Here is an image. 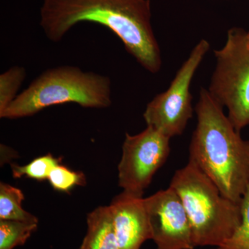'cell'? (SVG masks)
<instances>
[{"instance_id": "1", "label": "cell", "mask_w": 249, "mask_h": 249, "mask_svg": "<svg viewBox=\"0 0 249 249\" xmlns=\"http://www.w3.org/2000/svg\"><path fill=\"white\" fill-rule=\"evenodd\" d=\"M151 16L150 0H44L40 24L46 37L54 42L79 23L101 24L120 39L141 66L156 73L162 59Z\"/></svg>"}, {"instance_id": "2", "label": "cell", "mask_w": 249, "mask_h": 249, "mask_svg": "<svg viewBox=\"0 0 249 249\" xmlns=\"http://www.w3.org/2000/svg\"><path fill=\"white\" fill-rule=\"evenodd\" d=\"M196 125L189 147V160L224 196L241 203L249 186V141L241 136L224 107L201 88L196 109Z\"/></svg>"}, {"instance_id": "3", "label": "cell", "mask_w": 249, "mask_h": 249, "mask_svg": "<svg viewBox=\"0 0 249 249\" xmlns=\"http://www.w3.org/2000/svg\"><path fill=\"white\" fill-rule=\"evenodd\" d=\"M169 186L182 201L195 247H219L240 226L241 203L224 196L191 160L175 171Z\"/></svg>"}, {"instance_id": "4", "label": "cell", "mask_w": 249, "mask_h": 249, "mask_svg": "<svg viewBox=\"0 0 249 249\" xmlns=\"http://www.w3.org/2000/svg\"><path fill=\"white\" fill-rule=\"evenodd\" d=\"M66 103H76L85 108L109 107L110 79L70 65L49 69L33 80L27 89L18 93L0 117L20 119Z\"/></svg>"}, {"instance_id": "5", "label": "cell", "mask_w": 249, "mask_h": 249, "mask_svg": "<svg viewBox=\"0 0 249 249\" xmlns=\"http://www.w3.org/2000/svg\"><path fill=\"white\" fill-rule=\"evenodd\" d=\"M216 67L208 90L211 97L228 110L237 131L249 125V48L247 31L234 27L228 31L222 49L214 52Z\"/></svg>"}, {"instance_id": "6", "label": "cell", "mask_w": 249, "mask_h": 249, "mask_svg": "<svg viewBox=\"0 0 249 249\" xmlns=\"http://www.w3.org/2000/svg\"><path fill=\"white\" fill-rule=\"evenodd\" d=\"M209 49L207 40L199 41L177 72L168 89L157 94L147 105L142 115L147 126L158 129L170 139L183 134L194 111L190 91L192 80Z\"/></svg>"}, {"instance_id": "7", "label": "cell", "mask_w": 249, "mask_h": 249, "mask_svg": "<svg viewBox=\"0 0 249 249\" xmlns=\"http://www.w3.org/2000/svg\"><path fill=\"white\" fill-rule=\"evenodd\" d=\"M170 139L150 126L135 135L126 133L118 165L119 186L124 192L142 196L169 157Z\"/></svg>"}, {"instance_id": "8", "label": "cell", "mask_w": 249, "mask_h": 249, "mask_svg": "<svg viewBox=\"0 0 249 249\" xmlns=\"http://www.w3.org/2000/svg\"><path fill=\"white\" fill-rule=\"evenodd\" d=\"M144 201L157 249H194L189 218L173 188L157 192Z\"/></svg>"}, {"instance_id": "9", "label": "cell", "mask_w": 249, "mask_h": 249, "mask_svg": "<svg viewBox=\"0 0 249 249\" xmlns=\"http://www.w3.org/2000/svg\"><path fill=\"white\" fill-rule=\"evenodd\" d=\"M119 249H140L152 240V229L142 196L123 191L109 205Z\"/></svg>"}, {"instance_id": "10", "label": "cell", "mask_w": 249, "mask_h": 249, "mask_svg": "<svg viewBox=\"0 0 249 249\" xmlns=\"http://www.w3.org/2000/svg\"><path fill=\"white\" fill-rule=\"evenodd\" d=\"M86 235L78 249H119L109 206H99L87 217Z\"/></svg>"}, {"instance_id": "11", "label": "cell", "mask_w": 249, "mask_h": 249, "mask_svg": "<svg viewBox=\"0 0 249 249\" xmlns=\"http://www.w3.org/2000/svg\"><path fill=\"white\" fill-rule=\"evenodd\" d=\"M24 193L8 183H0V220L38 224V219L22 207Z\"/></svg>"}, {"instance_id": "12", "label": "cell", "mask_w": 249, "mask_h": 249, "mask_svg": "<svg viewBox=\"0 0 249 249\" xmlns=\"http://www.w3.org/2000/svg\"><path fill=\"white\" fill-rule=\"evenodd\" d=\"M37 224L0 220V249H14L25 245L37 230Z\"/></svg>"}, {"instance_id": "13", "label": "cell", "mask_w": 249, "mask_h": 249, "mask_svg": "<svg viewBox=\"0 0 249 249\" xmlns=\"http://www.w3.org/2000/svg\"><path fill=\"white\" fill-rule=\"evenodd\" d=\"M27 76L23 67L14 66L0 75V114L18 96V90Z\"/></svg>"}, {"instance_id": "14", "label": "cell", "mask_w": 249, "mask_h": 249, "mask_svg": "<svg viewBox=\"0 0 249 249\" xmlns=\"http://www.w3.org/2000/svg\"><path fill=\"white\" fill-rule=\"evenodd\" d=\"M60 160L55 158L51 154L37 157L27 165H11L13 177L15 178L23 177L42 181L47 179L51 171L57 165L60 164Z\"/></svg>"}, {"instance_id": "15", "label": "cell", "mask_w": 249, "mask_h": 249, "mask_svg": "<svg viewBox=\"0 0 249 249\" xmlns=\"http://www.w3.org/2000/svg\"><path fill=\"white\" fill-rule=\"evenodd\" d=\"M242 222L217 249H249V186L241 201Z\"/></svg>"}, {"instance_id": "16", "label": "cell", "mask_w": 249, "mask_h": 249, "mask_svg": "<svg viewBox=\"0 0 249 249\" xmlns=\"http://www.w3.org/2000/svg\"><path fill=\"white\" fill-rule=\"evenodd\" d=\"M47 180L54 190L65 193H69L77 186L86 184L84 174L81 172L73 171L60 164L54 167Z\"/></svg>"}, {"instance_id": "17", "label": "cell", "mask_w": 249, "mask_h": 249, "mask_svg": "<svg viewBox=\"0 0 249 249\" xmlns=\"http://www.w3.org/2000/svg\"><path fill=\"white\" fill-rule=\"evenodd\" d=\"M247 42L249 48V30L247 32Z\"/></svg>"}]
</instances>
